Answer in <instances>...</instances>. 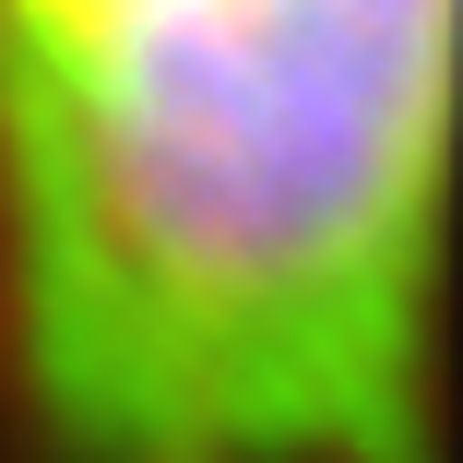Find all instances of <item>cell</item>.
I'll list each match as a JSON object with an SVG mask.
<instances>
[{
	"instance_id": "6da1fadb",
	"label": "cell",
	"mask_w": 463,
	"mask_h": 463,
	"mask_svg": "<svg viewBox=\"0 0 463 463\" xmlns=\"http://www.w3.org/2000/svg\"><path fill=\"white\" fill-rule=\"evenodd\" d=\"M451 0H48L0 48V286L71 463H416Z\"/></svg>"
},
{
	"instance_id": "7a4b0ae2",
	"label": "cell",
	"mask_w": 463,
	"mask_h": 463,
	"mask_svg": "<svg viewBox=\"0 0 463 463\" xmlns=\"http://www.w3.org/2000/svg\"><path fill=\"white\" fill-rule=\"evenodd\" d=\"M36 13H48V0H0V48H13V36H24Z\"/></svg>"
}]
</instances>
